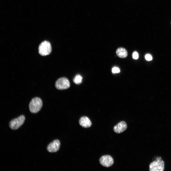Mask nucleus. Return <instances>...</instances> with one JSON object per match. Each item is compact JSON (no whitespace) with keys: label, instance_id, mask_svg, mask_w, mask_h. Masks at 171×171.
<instances>
[{"label":"nucleus","instance_id":"nucleus-13","mask_svg":"<svg viewBox=\"0 0 171 171\" xmlns=\"http://www.w3.org/2000/svg\"><path fill=\"white\" fill-rule=\"evenodd\" d=\"M146 59L148 61H150L152 59V57L149 54H146L145 56Z\"/></svg>","mask_w":171,"mask_h":171},{"label":"nucleus","instance_id":"nucleus-12","mask_svg":"<svg viewBox=\"0 0 171 171\" xmlns=\"http://www.w3.org/2000/svg\"><path fill=\"white\" fill-rule=\"evenodd\" d=\"M112 71L113 73H118L119 72L120 70L118 67H114L113 68Z\"/></svg>","mask_w":171,"mask_h":171},{"label":"nucleus","instance_id":"nucleus-3","mask_svg":"<svg viewBox=\"0 0 171 171\" xmlns=\"http://www.w3.org/2000/svg\"><path fill=\"white\" fill-rule=\"evenodd\" d=\"M52 51L51 46L50 43L45 41L42 42L38 47V52L40 55L45 56L49 54Z\"/></svg>","mask_w":171,"mask_h":171},{"label":"nucleus","instance_id":"nucleus-11","mask_svg":"<svg viewBox=\"0 0 171 171\" xmlns=\"http://www.w3.org/2000/svg\"><path fill=\"white\" fill-rule=\"evenodd\" d=\"M82 77L79 75H76L73 79L74 82L76 84L81 83L82 81Z\"/></svg>","mask_w":171,"mask_h":171},{"label":"nucleus","instance_id":"nucleus-14","mask_svg":"<svg viewBox=\"0 0 171 171\" xmlns=\"http://www.w3.org/2000/svg\"><path fill=\"white\" fill-rule=\"evenodd\" d=\"M133 57L134 59H138V53L136 52H134L133 54Z\"/></svg>","mask_w":171,"mask_h":171},{"label":"nucleus","instance_id":"nucleus-15","mask_svg":"<svg viewBox=\"0 0 171 171\" xmlns=\"http://www.w3.org/2000/svg\"></svg>","mask_w":171,"mask_h":171},{"label":"nucleus","instance_id":"nucleus-5","mask_svg":"<svg viewBox=\"0 0 171 171\" xmlns=\"http://www.w3.org/2000/svg\"><path fill=\"white\" fill-rule=\"evenodd\" d=\"M56 88L59 90H63L69 88L70 86V83L67 78L62 77L58 79L55 84Z\"/></svg>","mask_w":171,"mask_h":171},{"label":"nucleus","instance_id":"nucleus-8","mask_svg":"<svg viewBox=\"0 0 171 171\" xmlns=\"http://www.w3.org/2000/svg\"><path fill=\"white\" fill-rule=\"evenodd\" d=\"M127 128V125L126 123L124 121H122L114 126L113 130L115 133H120L125 131Z\"/></svg>","mask_w":171,"mask_h":171},{"label":"nucleus","instance_id":"nucleus-4","mask_svg":"<svg viewBox=\"0 0 171 171\" xmlns=\"http://www.w3.org/2000/svg\"><path fill=\"white\" fill-rule=\"evenodd\" d=\"M25 120L24 115H21L11 120L9 124L10 128L13 130L19 128L24 123Z\"/></svg>","mask_w":171,"mask_h":171},{"label":"nucleus","instance_id":"nucleus-7","mask_svg":"<svg viewBox=\"0 0 171 171\" xmlns=\"http://www.w3.org/2000/svg\"><path fill=\"white\" fill-rule=\"evenodd\" d=\"M60 145V142L59 140H55L48 146L47 150L50 152H56L59 149Z\"/></svg>","mask_w":171,"mask_h":171},{"label":"nucleus","instance_id":"nucleus-9","mask_svg":"<svg viewBox=\"0 0 171 171\" xmlns=\"http://www.w3.org/2000/svg\"><path fill=\"white\" fill-rule=\"evenodd\" d=\"M79 123L80 125L84 128H87L91 126L92 125L91 122L87 117L84 116L81 118Z\"/></svg>","mask_w":171,"mask_h":171},{"label":"nucleus","instance_id":"nucleus-1","mask_svg":"<svg viewBox=\"0 0 171 171\" xmlns=\"http://www.w3.org/2000/svg\"><path fill=\"white\" fill-rule=\"evenodd\" d=\"M42 105V101L40 98H34L32 99L29 103V110L32 113H36L40 110Z\"/></svg>","mask_w":171,"mask_h":171},{"label":"nucleus","instance_id":"nucleus-2","mask_svg":"<svg viewBox=\"0 0 171 171\" xmlns=\"http://www.w3.org/2000/svg\"><path fill=\"white\" fill-rule=\"evenodd\" d=\"M164 162L160 157H157L156 160L150 163V171H163L164 169Z\"/></svg>","mask_w":171,"mask_h":171},{"label":"nucleus","instance_id":"nucleus-6","mask_svg":"<svg viewBox=\"0 0 171 171\" xmlns=\"http://www.w3.org/2000/svg\"><path fill=\"white\" fill-rule=\"evenodd\" d=\"M99 161L101 165L106 167L111 166L114 162L113 158L111 156L109 155L102 156L100 158Z\"/></svg>","mask_w":171,"mask_h":171},{"label":"nucleus","instance_id":"nucleus-10","mask_svg":"<svg viewBox=\"0 0 171 171\" xmlns=\"http://www.w3.org/2000/svg\"><path fill=\"white\" fill-rule=\"evenodd\" d=\"M116 53L117 56L120 58H125L127 57L128 55L127 50L123 48H118L116 50Z\"/></svg>","mask_w":171,"mask_h":171}]
</instances>
